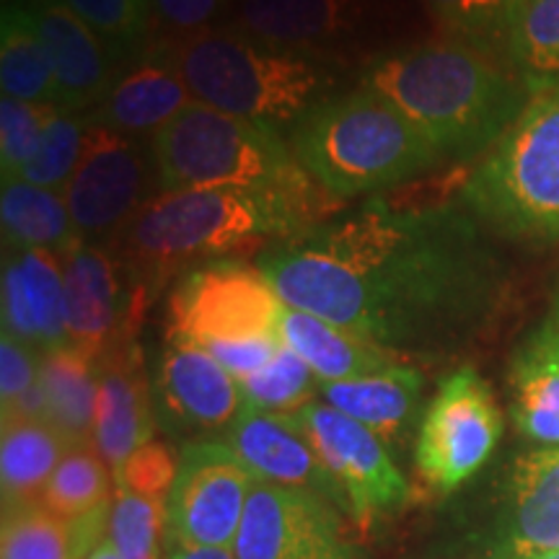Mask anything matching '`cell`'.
I'll list each match as a JSON object with an SVG mask.
<instances>
[{
    "label": "cell",
    "instance_id": "cell-4",
    "mask_svg": "<svg viewBox=\"0 0 559 559\" xmlns=\"http://www.w3.org/2000/svg\"><path fill=\"white\" fill-rule=\"evenodd\" d=\"M288 148L342 200L379 198L443 164L415 124L366 83L306 111L288 132Z\"/></svg>",
    "mask_w": 559,
    "mask_h": 559
},
{
    "label": "cell",
    "instance_id": "cell-16",
    "mask_svg": "<svg viewBox=\"0 0 559 559\" xmlns=\"http://www.w3.org/2000/svg\"><path fill=\"white\" fill-rule=\"evenodd\" d=\"M34 21L55 83L60 107L68 111L96 109L117 81V62L102 39L62 0H21Z\"/></svg>",
    "mask_w": 559,
    "mask_h": 559
},
{
    "label": "cell",
    "instance_id": "cell-1",
    "mask_svg": "<svg viewBox=\"0 0 559 559\" xmlns=\"http://www.w3.org/2000/svg\"><path fill=\"white\" fill-rule=\"evenodd\" d=\"M290 309L313 313L402 358L487 324L508 267L469 210H394L379 198L257 257Z\"/></svg>",
    "mask_w": 559,
    "mask_h": 559
},
{
    "label": "cell",
    "instance_id": "cell-5",
    "mask_svg": "<svg viewBox=\"0 0 559 559\" xmlns=\"http://www.w3.org/2000/svg\"><path fill=\"white\" fill-rule=\"evenodd\" d=\"M148 52L179 70L194 102L275 130L293 128L324 102L334 81L317 58L218 26Z\"/></svg>",
    "mask_w": 559,
    "mask_h": 559
},
{
    "label": "cell",
    "instance_id": "cell-35",
    "mask_svg": "<svg viewBox=\"0 0 559 559\" xmlns=\"http://www.w3.org/2000/svg\"><path fill=\"white\" fill-rule=\"evenodd\" d=\"M88 128L91 120L81 117L79 111L60 109L47 122L45 132H41L39 148L29 164H26V169L21 171L19 179L45 187V190H66L70 177L79 169Z\"/></svg>",
    "mask_w": 559,
    "mask_h": 559
},
{
    "label": "cell",
    "instance_id": "cell-13",
    "mask_svg": "<svg viewBox=\"0 0 559 559\" xmlns=\"http://www.w3.org/2000/svg\"><path fill=\"white\" fill-rule=\"evenodd\" d=\"M236 559H353L330 500L254 481L234 539Z\"/></svg>",
    "mask_w": 559,
    "mask_h": 559
},
{
    "label": "cell",
    "instance_id": "cell-12",
    "mask_svg": "<svg viewBox=\"0 0 559 559\" xmlns=\"http://www.w3.org/2000/svg\"><path fill=\"white\" fill-rule=\"evenodd\" d=\"M293 415L337 485L342 506L360 523L407 500V481L373 430L330 404L311 402Z\"/></svg>",
    "mask_w": 559,
    "mask_h": 559
},
{
    "label": "cell",
    "instance_id": "cell-41",
    "mask_svg": "<svg viewBox=\"0 0 559 559\" xmlns=\"http://www.w3.org/2000/svg\"><path fill=\"white\" fill-rule=\"evenodd\" d=\"M41 353L3 332L0 337V407L9 412L39 381Z\"/></svg>",
    "mask_w": 559,
    "mask_h": 559
},
{
    "label": "cell",
    "instance_id": "cell-32",
    "mask_svg": "<svg viewBox=\"0 0 559 559\" xmlns=\"http://www.w3.org/2000/svg\"><path fill=\"white\" fill-rule=\"evenodd\" d=\"M88 26L115 62H135L148 50V0H62Z\"/></svg>",
    "mask_w": 559,
    "mask_h": 559
},
{
    "label": "cell",
    "instance_id": "cell-10",
    "mask_svg": "<svg viewBox=\"0 0 559 559\" xmlns=\"http://www.w3.org/2000/svg\"><path fill=\"white\" fill-rule=\"evenodd\" d=\"M156 181L153 153L138 138L91 122L79 169L62 190L75 236L86 243L115 241L153 198Z\"/></svg>",
    "mask_w": 559,
    "mask_h": 559
},
{
    "label": "cell",
    "instance_id": "cell-31",
    "mask_svg": "<svg viewBox=\"0 0 559 559\" xmlns=\"http://www.w3.org/2000/svg\"><path fill=\"white\" fill-rule=\"evenodd\" d=\"M526 0H425L451 39L506 60L508 39Z\"/></svg>",
    "mask_w": 559,
    "mask_h": 559
},
{
    "label": "cell",
    "instance_id": "cell-22",
    "mask_svg": "<svg viewBox=\"0 0 559 559\" xmlns=\"http://www.w3.org/2000/svg\"><path fill=\"white\" fill-rule=\"evenodd\" d=\"M559 551V449L523 453L510 479L508 528L495 559Z\"/></svg>",
    "mask_w": 559,
    "mask_h": 559
},
{
    "label": "cell",
    "instance_id": "cell-45",
    "mask_svg": "<svg viewBox=\"0 0 559 559\" xmlns=\"http://www.w3.org/2000/svg\"><path fill=\"white\" fill-rule=\"evenodd\" d=\"M81 559H122V555H120V549L115 547V542H111L107 536V539L96 544V547L86 551V555H83Z\"/></svg>",
    "mask_w": 559,
    "mask_h": 559
},
{
    "label": "cell",
    "instance_id": "cell-23",
    "mask_svg": "<svg viewBox=\"0 0 559 559\" xmlns=\"http://www.w3.org/2000/svg\"><path fill=\"white\" fill-rule=\"evenodd\" d=\"M280 340L306 360L321 383L366 379L402 362L391 349L290 306L280 319Z\"/></svg>",
    "mask_w": 559,
    "mask_h": 559
},
{
    "label": "cell",
    "instance_id": "cell-43",
    "mask_svg": "<svg viewBox=\"0 0 559 559\" xmlns=\"http://www.w3.org/2000/svg\"><path fill=\"white\" fill-rule=\"evenodd\" d=\"M513 419L523 436L539 440V443H547V445H559V415L557 412L513 407Z\"/></svg>",
    "mask_w": 559,
    "mask_h": 559
},
{
    "label": "cell",
    "instance_id": "cell-18",
    "mask_svg": "<svg viewBox=\"0 0 559 559\" xmlns=\"http://www.w3.org/2000/svg\"><path fill=\"white\" fill-rule=\"evenodd\" d=\"M226 443L247 464L254 479L309 489L342 506L337 485L321 464L296 415H270V412L243 407L239 419L226 432Z\"/></svg>",
    "mask_w": 559,
    "mask_h": 559
},
{
    "label": "cell",
    "instance_id": "cell-38",
    "mask_svg": "<svg viewBox=\"0 0 559 559\" xmlns=\"http://www.w3.org/2000/svg\"><path fill=\"white\" fill-rule=\"evenodd\" d=\"M58 104H34L3 96L0 99V169L3 181L21 177L39 148L41 132L58 115Z\"/></svg>",
    "mask_w": 559,
    "mask_h": 559
},
{
    "label": "cell",
    "instance_id": "cell-44",
    "mask_svg": "<svg viewBox=\"0 0 559 559\" xmlns=\"http://www.w3.org/2000/svg\"><path fill=\"white\" fill-rule=\"evenodd\" d=\"M166 559H236L228 547H185V544H169Z\"/></svg>",
    "mask_w": 559,
    "mask_h": 559
},
{
    "label": "cell",
    "instance_id": "cell-39",
    "mask_svg": "<svg viewBox=\"0 0 559 559\" xmlns=\"http://www.w3.org/2000/svg\"><path fill=\"white\" fill-rule=\"evenodd\" d=\"M148 50H158L200 32L215 29V21L226 13L228 0H148Z\"/></svg>",
    "mask_w": 559,
    "mask_h": 559
},
{
    "label": "cell",
    "instance_id": "cell-21",
    "mask_svg": "<svg viewBox=\"0 0 559 559\" xmlns=\"http://www.w3.org/2000/svg\"><path fill=\"white\" fill-rule=\"evenodd\" d=\"M192 102L179 70L164 55L145 52L117 75L91 122L128 138H153Z\"/></svg>",
    "mask_w": 559,
    "mask_h": 559
},
{
    "label": "cell",
    "instance_id": "cell-6",
    "mask_svg": "<svg viewBox=\"0 0 559 559\" xmlns=\"http://www.w3.org/2000/svg\"><path fill=\"white\" fill-rule=\"evenodd\" d=\"M461 202L502 236L559 239V88L531 96L506 135L472 166Z\"/></svg>",
    "mask_w": 559,
    "mask_h": 559
},
{
    "label": "cell",
    "instance_id": "cell-30",
    "mask_svg": "<svg viewBox=\"0 0 559 559\" xmlns=\"http://www.w3.org/2000/svg\"><path fill=\"white\" fill-rule=\"evenodd\" d=\"M41 506L66 521H79L111 502V469L96 443L70 445L47 481Z\"/></svg>",
    "mask_w": 559,
    "mask_h": 559
},
{
    "label": "cell",
    "instance_id": "cell-29",
    "mask_svg": "<svg viewBox=\"0 0 559 559\" xmlns=\"http://www.w3.org/2000/svg\"><path fill=\"white\" fill-rule=\"evenodd\" d=\"M506 62L531 96L559 88V0H526L508 39Z\"/></svg>",
    "mask_w": 559,
    "mask_h": 559
},
{
    "label": "cell",
    "instance_id": "cell-15",
    "mask_svg": "<svg viewBox=\"0 0 559 559\" xmlns=\"http://www.w3.org/2000/svg\"><path fill=\"white\" fill-rule=\"evenodd\" d=\"M153 389L166 423L200 436L228 432L247 407L239 381L205 347L185 337H166Z\"/></svg>",
    "mask_w": 559,
    "mask_h": 559
},
{
    "label": "cell",
    "instance_id": "cell-8",
    "mask_svg": "<svg viewBox=\"0 0 559 559\" xmlns=\"http://www.w3.org/2000/svg\"><path fill=\"white\" fill-rule=\"evenodd\" d=\"M285 304L260 264L215 260L181 275L166 306V334L200 347L221 342L280 340Z\"/></svg>",
    "mask_w": 559,
    "mask_h": 559
},
{
    "label": "cell",
    "instance_id": "cell-3",
    "mask_svg": "<svg viewBox=\"0 0 559 559\" xmlns=\"http://www.w3.org/2000/svg\"><path fill=\"white\" fill-rule=\"evenodd\" d=\"M293 236L277 187L264 192L218 187L153 194L107 247L120 260L132 298L145 313L171 280L200 264L260 257Z\"/></svg>",
    "mask_w": 559,
    "mask_h": 559
},
{
    "label": "cell",
    "instance_id": "cell-47",
    "mask_svg": "<svg viewBox=\"0 0 559 559\" xmlns=\"http://www.w3.org/2000/svg\"><path fill=\"white\" fill-rule=\"evenodd\" d=\"M526 559H559V551H551V555H539V557H526Z\"/></svg>",
    "mask_w": 559,
    "mask_h": 559
},
{
    "label": "cell",
    "instance_id": "cell-36",
    "mask_svg": "<svg viewBox=\"0 0 559 559\" xmlns=\"http://www.w3.org/2000/svg\"><path fill=\"white\" fill-rule=\"evenodd\" d=\"M515 407L557 412L559 415V334L549 321L523 342L510 370Z\"/></svg>",
    "mask_w": 559,
    "mask_h": 559
},
{
    "label": "cell",
    "instance_id": "cell-42",
    "mask_svg": "<svg viewBox=\"0 0 559 559\" xmlns=\"http://www.w3.org/2000/svg\"><path fill=\"white\" fill-rule=\"evenodd\" d=\"M280 347H283V340L264 337L243 342H221V345H210L205 349L228 370L230 376H234L236 381H241L267 366V362L275 358Z\"/></svg>",
    "mask_w": 559,
    "mask_h": 559
},
{
    "label": "cell",
    "instance_id": "cell-26",
    "mask_svg": "<svg viewBox=\"0 0 559 559\" xmlns=\"http://www.w3.org/2000/svg\"><path fill=\"white\" fill-rule=\"evenodd\" d=\"M68 449V440L47 419H5L0 438L3 510L39 502Z\"/></svg>",
    "mask_w": 559,
    "mask_h": 559
},
{
    "label": "cell",
    "instance_id": "cell-33",
    "mask_svg": "<svg viewBox=\"0 0 559 559\" xmlns=\"http://www.w3.org/2000/svg\"><path fill=\"white\" fill-rule=\"evenodd\" d=\"M243 402L270 415H293L313 402L321 381L290 347H280L267 366L239 381Z\"/></svg>",
    "mask_w": 559,
    "mask_h": 559
},
{
    "label": "cell",
    "instance_id": "cell-11",
    "mask_svg": "<svg viewBox=\"0 0 559 559\" xmlns=\"http://www.w3.org/2000/svg\"><path fill=\"white\" fill-rule=\"evenodd\" d=\"M254 481L228 443L198 440L187 445L166 498V544L234 547Z\"/></svg>",
    "mask_w": 559,
    "mask_h": 559
},
{
    "label": "cell",
    "instance_id": "cell-27",
    "mask_svg": "<svg viewBox=\"0 0 559 559\" xmlns=\"http://www.w3.org/2000/svg\"><path fill=\"white\" fill-rule=\"evenodd\" d=\"M0 221H3L5 251L50 249L62 254L79 241L66 194L29 181H3Z\"/></svg>",
    "mask_w": 559,
    "mask_h": 559
},
{
    "label": "cell",
    "instance_id": "cell-46",
    "mask_svg": "<svg viewBox=\"0 0 559 559\" xmlns=\"http://www.w3.org/2000/svg\"><path fill=\"white\" fill-rule=\"evenodd\" d=\"M549 324L551 330L559 334V283H557V290H555V298H551V311H549Z\"/></svg>",
    "mask_w": 559,
    "mask_h": 559
},
{
    "label": "cell",
    "instance_id": "cell-40",
    "mask_svg": "<svg viewBox=\"0 0 559 559\" xmlns=\"http://www.w3.org/2000/svg\"><path fill=\"white\" fill-rule=\"evenodd\" d=\"M179 472V456L174 453L171 445L160 443V440H148L145 445L132 453L124 461V466L117 474V487H128L138 495H148V498L166 500L169 498L174 479Z\"/></svg>",
    "mask_w": 559,
    "mask_h": 559
},
{
    "label": "cell",
    "instance_id": "cell-20",
    "mask_svg": "<svg viewBox=\"0 0 559 559\" xmlns=\"http://www.w3.org/2000/svg\"><path fill=\"white\" fill-rule=\"evenodd\" d=\"M153 402L143 355L135 340L111 347L99 358V402L94 443L111 474H120L132 453L153 440Z\"/></svg>",
    "mask_w": 559,
    "mask_h": 559
},
{
    "label": "cell",
    "instance_id": "cell-37",
    "mask_svg": "<svg viewBox=\"0 0 559 559\" xmlns=\"http://www.w3.org/2000/svg\"><path fill=\"white\" fill-rule=\"evenodd\" d=\"M160 536H166V500L117 487L109 513V539L122 559H158Z\"/></svg>",
    "mask_w": 559,
    "mask_h": 559
},
{
    "label": "cell",
    "instance_id": "cell-17",
    "mask_svg": "<svg viewBox=\"0 0 559 559\" xmlns=\"http://www.w3.org/2000/svg\"><path fill=\"white\" fill-rule=\"evenodd\" d=\"M370 0H239L236 29L264 45L321 58L362 32Z\"/></svg>",
    "mask_w": 559,
    "mask_h": 559
},
{
    "label": "cell",
    "instance_id": "cell-34",
    "mask_svg": "<svg viewBox=\"0 0 559 559\" xmlns=\"http://www.w3.org/2000/svg\"><path fill=\"white\" fill-rule=\"evenodd\" d=\"M0 559H75L70 521L41 502L5 508Z\"/></svg>",
    "mask_w": 559,
    "mask_h": 559
},
{
    "label": "cell",
    "instance_id": "cell-24",
    "mask_svg": "<svg viewBox=\"0 0 559 559\" xmlns=\"http://www.w3.org/2000/svg\"><path fill=\"white\" fill-rule=\"evenodd\" d=\"M319 394L342 415L358 419L381 440H396L409 430L423 396V373L412 366L383 370L366 379L321 383Z\"/></svg>",
    "mask_w": 559,
    "mask_h": 559
},
{
    "label": "cell",
    "instance_id": "cell-7",
    "mask_svg": "<svg viewBox=\"0 0 559 559\" xmlns=\"http://www.w3.org/2000/svg\"><path fill=\"white\" fill-rule=\"evenodd\" d=\"M158 185L171 190L264 192L296 169L288 140L275 128L192 102L151 138Z\"/></svg>",
    "mask_w": 559,
    "mask_h": 559
},
{
    "label": "cell",
    "instance_id": "cell-19",
    "mask_svg": "<svg viewBox=\"0 0 559 559\" xmlns=\"http://www.w3.org/2000/svg\"><path fill=\"white\" fill-rule=\"evenodd\" d=\"M3 332L50 353L70 345L66 321V272L50 249L3 254Z\"/></svg>",
    "mask_w": 559,
    "mask_h": 559
},
{
    "label": "cell",
    "instance_id": "cell-14",
    "mask_svg": "<svg viewBox=\"0 0 559 559\" xmlns=\"http://www.w3.org/2000/svg\"><path fill=\"white\" fill-rule=\"evenodd\" d=\"M66 272V321L70 345L99 360L111 347L135 340L145 313L107 243L75 241L62 251Z\"/></svg>",
    "mask_w": 559,
    "mask_h": 559
},
{
    "label": "cell",
    "instance_id": "cell-28",
    "mask_svg": "<svg viewBox=\"0 0 559 559\" xmlns=\"http://www.w3.org/2000/svg\"><path fill=\"white\" fill-rule=\"evenodd\" d=\"M0 88L3 96L34 104H58L60 91L55 83L50 60L34 21L21 0L3 5L0 21Z\"/></svg>",
    "mask_w": 559,
    "mask_h": 559
},
{
    "label": "cell",
    "instance_id": "cell-25",
    "mask_svg": "<svg viewBox=\"0 0 559 559\" xmlns=\"http://www.w3.org/2000/svg\"><path fill=\"white\" fill-rule=\"evenodd\" d=\"M39 383L45 391L47 419L68 445L94 443L99 360L73 345L41 353Z\"/></svg>",
    "mask_w": 559,
    "mask_h": 559
},
{
    "label": "cell",
    "instance_id": "cell-2",
    "mask_svg": "<svg viewBox=\"0 0 559 559\" xmlns=\"http://www.w3.org/2000/svg\"><path fill=\"white\" fill-rule=\"evenodd\" d=\"M362 83L394 104L453 166L485 156L531 99L506 60L456 39L379 58Z\"/></svg>",
    "mask_w": 559,
    "mask_h": 559
},
{
    "label": "cell",
    "instance_id": "cell-9",
    "mask_svg": "<svg viewBox=\"0 0 559 559\" xmlns=\"http://www.w3.org/2000/svg\"><path fill=\"white\" fill-rule=\"evenodd\" d=\"M502 436V412L492 389L477 370L461 368L440 383L419 423L417 474L438 492L472 479Z\"/></svg>",
    "mask_w": 559,
    "mask_h": 559
}]
</instances>
